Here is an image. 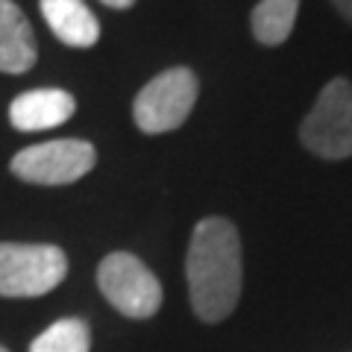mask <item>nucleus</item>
I'll return each instance as SVG.
<instances>
[{
    "label": "nucleus",
    "instance_id": "obj_13",
    "mask_svg": "<svg viewBox=\"0 0 352 352\" xmlns=\"http://www.w3.org/2000/svg\"><path fill=\"white\" fill-rule=\"evenodd\" d=\"M100 3H106V6H112V9H129L135 0H100Z\"/></svg>",
    "mask_w": 352,
    "mask_h": 352
},
{
    "label": "nucleus",
    "instance_id": "obj_6",
    "mask_svg": "<svg viewBox=\"0 0 352 352\" xmlns=\"http://www.w3.org/2000/svg\"><path fill=\"white\" fill-rule=\"evenodd\" d=\"M94 164L97 150L88 141L59 138L15 153L9 162V170L30 185H71L82 179L88 170H94Z\"/></svg>",
    "mask_w": 352,
    "mask_h": 352
},
{
    "label": "nucleus",
    "instance_id": "obj_1",
    "mask_svg": "<svg viewBox=\"0 0 352 352\" xmlns=\"http://www.w3.org/2000/svg\"><path fill=\"white\" fill-rule=\"evenodd\" d=\"M191 308L203 323H220L235 311L244 288L241 235L232 220L206 217L194 226L185 258Z\"/></svg>",
    "mask_w": 352,
    "mask_h": 352
},
{
    "label": "nucleus",
    "instance_id": "obj_4",
    "mask_svg": "<svg viewBox=\"0 0 352 352\" xmlns=\"http://www.w3.org/2000/svg\"><path fill=\"white\" fill-rule=\"evenodd\" d=\"M68 276V258L53 244H0V296H44Z\"/></svg>",
    "mask_w": 352,
    "mask_h": 352
},
{
    "label": "nucleus",
    "instance_id": "obj_7",
    "mask_svg": "<svg viewBox=\"0 0 352 352\" xmlns=\"http://www.w3.org/2000/svg\"><path fill=\"white\" fill-rule=\"evenodd\" d=\"M76 112V100L65 88H36L12 100L9 106V124L18 132H41L62 126Z\"/></svg>",
    "mask_w": 352,
    "mask_h": 352
},
{
    "label": "nucleus",
    "instance_id": "obj_3",
    "mask_svg": "<svg viewBox=\"0 0 352 352\" xmlns=\"http://www.w3.org/2000/svg\"><path fill=\"white\" fill-rule=\"evenodd\" d=\"M197 74L191 68H168L141 88L135 103H132V118L135 126L147 135H162L173 132L188 120L191 109L197 103Z\"/></svg>",
    "mask_w": 352,
    "mask_h": 352
},
{
    "label": "nucleus",
    "instance_id": "obj_12",
    "mask_svg": "<svg viewBox=\"0 0 352 352\" xmlns=\"http://www.w3.org/2000/svg\"><path fill=\"white\" fill-rule=\"evenodd\" d=\"M332 6L338 9V15H340V18L352 24V0H332Z\"/></svg>",
    "mask_w": 352,
    "mask_h": 352
},
{
    "label": "nucleus",
    "instance_id": "obj_8",
    "mask_svg": "<svg viewBox=\"0 0 352 352\" xmlns=\"http://www.w3.org/2000/svg\"><path fill=\"white\" fill-rule=\"evenodd\" d=\"M36 59L38 47L27 15L12 0H0V74H27Z\"/></svg>",
    "mask_w": 352,
    "mask_h": 352
},
{
    "label": "nucleus",
    "instance_id": "obj_10",
    "mask_svg": "<svg viewBox=\"0 0 352 352\" xmlns=\"http://www.w3.org/2000/svg\"><path fill=\"white\" fill-rule=\"evenodd\" d=\"M296 15H300V0H258L250 15L252 36L264 47H279L291 38Z\"/></svg>",
    "mask_w": 352,
    "mask_h": 352
},
{
    "label": "nucleus",
    "instance_id": "obj_5",
    "mask_svg": "<svg viewBox=\"0 0 352 352\" xmlns=\"http://www.w3.org/2000/svg\"><path fill=\"white\" fill-rule=\"evenodd\" d=\"M97 285L106 302L129 320H147L162 305V285L132 252H112L97 267Z\"/></svg>",
    "mask_w": 352,
    "mask_h": 352
},
{
    "label": "nucleus",
    "instance_id": "obj_14",
    "mask_svg": "<svg viewBox=\"0 0 352 352\" xmlns=\"http://www.w3.org/2000/svg\"><path fill=\"white\" fill-rule=\"evenodd\" d=\"M0 352H9V349H6V346H0Z\"/></svg>",
    "mask_w": 352,
    "mask_h": 352
},
{
    "label": "nucleus",
    "instance_id": "obj_11",
    "mask_svg": "<svg viewBox=\"0 0 352 352\" xmlns=\"http://www.w3.org/2000/svg\"><path fill=\"white\" fill-rule=\"evenodd\" d=\"M88 349H91V329L80 317L56 320L30 344V352H88Z\"/></svg>",
    "mask_w": 352,
    "mask_h": 352
},
{
    "label": "nucleus",
    "instance_id": "obj_9",
    "mask_svg": "<svg viewBox=\"0 0 352 352\" xmlns=\"http://www.w3.org/2000/svg\"><path fill=\"white\" fill-rule=\"evenodd\" d=\"M41 15L62 44L68 47H94L100 24L82 0H41Z\"/></svg>",
    "mask_w": 352,
    "mask_h": 352
},
{
    "label": "nucleus",
    "instance_id": "obj_2",
    "mask_svg": "<svg viewBox=\"0 0 352 352\" xmlns=\"http://www.w3.org/2000/svg\"><path fill=\"white\" fill-rule=\"evenodd\" d=\"M300 141L308 153L326 162L352 156V82L346 76H335L323 85L300 124Z\"/></svg>",
    "mask_w": 352,
    "mask_h": 352
}]
</instances>
